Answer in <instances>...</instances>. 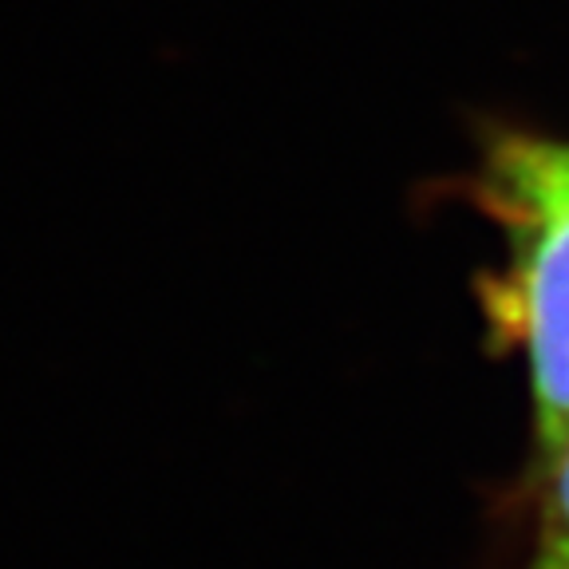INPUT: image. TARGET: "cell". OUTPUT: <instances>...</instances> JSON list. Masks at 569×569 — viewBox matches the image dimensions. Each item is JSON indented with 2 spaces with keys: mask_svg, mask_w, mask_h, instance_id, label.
I'll use <instances>...</instances> for the list:
<instances>
[{
  "mask_svg": "<svg viewBox=\"0 0 569 569\" xmlns=\"http://www.w3.org/2000/svg\"><path fill=\"white\" fill-rule=\"evenodd\" d=\"M471 198L502 238V266L482 277L479 297L495 345L526 368L542 475L569 443V142L498 131Z\"/></svg>",
  "mask_w": 569,
  "mask_h": 569,
  "instance_id": "6da1fadb",
  "label": "cell"
},
{
  "mask_svg": "<svg viewBox=\"0 0 569 569\" xmlns=\"http://www.w3.org/2000/svg\"><path fill=\"white\" fill-rule=\"evenodd\" d=\"M538 482H542V502L533 526V550L522 569H569V443L538 475Z\"/></svg>",
  "mask_w": 569,
  "mask_h": 569,
  "instance_id": "7a4b0ae2",
  "label": "cell"
}]
</instances>
